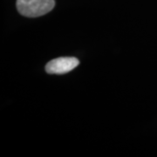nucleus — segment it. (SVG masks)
Here are the masks:
<instances>
[{"mask_svg": "<svg viewBox=\"0 0 157 157\" xmlns=\"http://www.w3.org/2000/svg\"><path fill=\"white\" fill-rule=\"evenodd\" d=\"M18 12L27 17H37L50 12L55 6L54 0H17Z\"/></svg>", "mask_w": 157, "mask_h": 157, "instance_id": "1", "label": "nucleus"}, {"mask_svg": "<svg viewBox=\"0 0 157 157\" xmlns=\"http://www.w3.org/2000/svg\"><path fill=\"white\" fill-rule=\"evenodd\" d=\"M79 61L74 57H60L49 61L45 66V71L49 74H65L77 67Z\"/></svg>", "mask_w": 157, "mask_h": 157, "instance_id": "2", "label": "nucleus"}]
</instances>
